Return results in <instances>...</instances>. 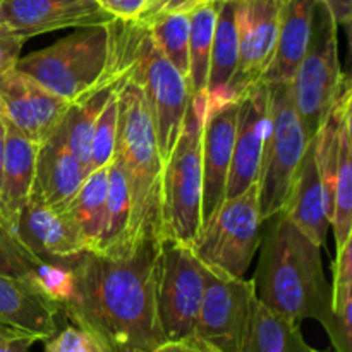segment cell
Listing matches in <instances>:
<instances>
[{"label": "cell", "instance_id": "4", "mask_svg": "<svg viewBox=\"0 0 352 352\" xmlns=\"http://www.w3.org/2000/svg\"><path fill=\"white\" fill-rule=\"evenodd\" d=\"M117 102L119 112L113 158L122 168L129 189L127 248L134 251L143 241L160 239L164 158L158 150L157 133L143 93L126 76H119Z\"/></svg>", "mask_w": 352, "mask_h": 352}, {"label": "cell", "instance_id": "40", "mask_svg": "<svg viewBox=\"0 0 352 352\" xmlns=\"http://www.w3.org/2000/svg\"><path fill=\"white\" fill-rule=\"evenodd\" d=\"M107 12L117 19H138L146 0H96Z\"/></svg>", "mask_w": 352, "mask_h": 352}, {"label": "cell", "instance_id": "5", "mask_svg": "<svg viewBox=\"0 0 352 352\" xmlns=\"http://www.w3.org/2000/svg\"><path fill=\"white\" fill-rule=\"evenodd\" d=\"M206 95L189 102L181 133L165 158L162 170L160 239H174L192 246L201 229L203 165L201 134Z\"/></svg>", "mask_w": 352, "mask_h": 352}, {"label": "cell", "instance_id": "16", "mask_svg": "<svg viewBox=\"0 0 352 352\" xmlns=\"http://www.w3.org/2000/svg\"><path fill=\"white\" fill-rule=\"evenodd\" d=\"M3 19L14 33L31 36L67 28L107 26L116 17L96 0H0Z\"/></svg>", "mask_w": 352, "mask_h": 352}, {"label": "cell", "instance_id": "27", "mask_svg": "<svg viewBox=\"0 0 352 352\" xmlns=\"http://www.w3.org/2000/svg\"><path fill=\"white\" fill-rule=\"evenodd\" d=\"M107 191H109V167H103L86 175L78 192L65 203L85 237L86 251H96L100 246L103 223H105Z\"/></svg>", "mask_w": 352, "mask_h": 352}, {"label": "cell", "instance_id": "30", "mask_svg": "<svg viewBox=\"0 0 352 352\" xmlns=\"http://www.w3.org/2000/svg\"><path fill=\"white\" fill-rule=\"evenodd\" d=\"M352 113H347L340 127L330 227L336 236L337 251L352 239Z\"/></svg>", "mask_w": 352, "mask_h": 352}, {"label": "cell", "instance_id": "22", "mask_svg": "<svg viewBox=\"0 0 352 352\" xmlns=\"http://www.w3.org/2000/svg\"><path fill=\"white\" fill-rule=\"evenodd\" d=\"M316 3V0H280L274 58L261 81H291L308 48Z\"/></svg>", "mask_w": 352, "mask_h": 352}, {"label": "cell", "instance_id": "28", "mask_svg": "<svg viewBox=\"0 0 352 352\" xmlns=\"http://www.w3.org/2000/svg\"><path fill=\"white\" fill-rule=\"evenodd\" d=\"M333 284L330 285L332 320L327 329L336 352H352V239L347 241L332 263Z\"/></svg>", "mask_w": 352, "mask_h": 352}, {"label": "cell", "instance_id": "42", "mask_svg": "<svg viewBox=\"0 0 352 352\" xmlns=\"http://www.w3.org/2000/svg\"><path fill=\"white\" fill-rule=\"evenodd\" d=\"M6 122H3L2 116H0V184H2V170H3V157H6Z\"/></svg>", "mask_w": 352, "mask_h": 352}, {"label": "cell", "instance_id": "14", "mask_svg": "<svg viewBox=\"0 0 352 352\" xmlns=\"http://www.w3.org/2000/svg\"><path fill=\"white\" fill-rule=\"evenodd\" d=\"M268 131V85L263 81L246 86L239 95L232 162L227 179L226 198L241 195L258 182Z\"/></svg>", "mask_w": 352, "mask_h": 352}, {"label": "cell", "instance_id": "21", "mask_svg": "<svg viewBox=\"0 0 352 352\" xmlns=\"http://www.w3.org/2000/svg\"><path fill=\"white\" fill-rule=\"evenodd\" d=\"M282 210L289 217V220L294 222L306 236L311 237L322 248L325 246L330 230V219L327 212L325 196H323L318 164H316L313 138L299 164L287 201Z\"/></svg>", "mask_w": 352, "mask_h": 352}, {"label": "cell", "instance_id": "9", "mask_svg": "<svg viewBox=\"0 0 352 352\" xmlns=\"http://www.w3.org/2000/svg\"><path fill=\"white\" fill-rule=\"evenodd\" d=\"M336 23L316 3L308 48L291 79L292 98L309 138L316 136L344 86L351 81L339 62Z\"/></svg>", "mask_w": 352, "mask_h": 352}, {"label": "cell", "instance_id": "26", "mask_svg": "<svg viewBox=\"0 0 352 352\" xmlns=\"http://www.w3.org/2000/svg\"><path fill=\"white\" fill-rule=\"evenodd\" d=\"M222 0H206L189 10V72L188 85L191 98L206 95L213 34Z\"/></svg>", "mask_w": 352, "mask_h": 352}, {"label": "cell", "instance_id": "8", "mask_svg": "<svg viewBox=\"0 0 352 352\" xmlns=\"http://www.w3.org/2000/svg\"><path fill=\"white\" fill-rule=\"evenodd\" d=\"M258 182L241 195L226 198L203 220L192 251L206 268L230 277H244L261 241Z\"/></svg>", "mask_w": 352, "mask_h": 352}, {"label": "cell", "instance_id": "17", "mask_svg": "<svg viewBox=\"0 0 352 352\" xmlns=\"http://www.w3.org/2000/svg\"><path fill=\"white\" fill-rule=\"evenodd\" d=\"M17 236L41 260H65L86 251L85 237L67 206H50L34 195L21 213Z\"/></svg>", "mask_w": 352, "mask_h": 352}, {"label": "cell", "instance_id": "34", "mask_svg": "<svg viewBox=\"0 0 352 352\" xmlns=\"http://www.w3.org/2000/svg\"><path fill=\"white\" fill-rule=\"evenodd\" d=\"M40 261L41 258H38L19 236L0 220V275L28 278Z\"/></svg>", "mask_w": 352, "mask_h": 352}, {"label": "cell", "instance_id": "39", "mask_svg": "<svg viewBox=\"0 0 352 352\" xmlns=\"http://www.w3.org/2000/svg\"><path fill=\"white\" fill-rule=\"evenodd\" d=\"M153 352H222L217 347H213L212 344L205 342L203 339H199L198 336L191 333L188 337H182V339L175 340H165L162 346H158Z\"/></svg>", "mask_w": 352, "mask_h": 352}, {"label": "cell", "instance_id": "31", "mask_svg": "<svg viewBox=\"0 0 352 352\" xmlns=\"http://www.w3.org/2000/svg\"><path fill=\"white\" fill-rule=\"evenodd\" d=\"M167 60L188 79L189 72V12L158 14L141 21Z\"/></svg>", "mask_w": 352, "mask_h": 352}, {"label": "cell", "instance_id": "43", "mask_svg": "<svg viewBox=\"0 0 352 352\" xmlns=\"http://www.w3.org/2000/svg\"><path fill=\"white\" fill-rule=\"evenodd\" d=\"M6 26V19H3V10H2V2H0V28Z\"/></svg>", "mask_w": 352, "mask_h": 352}, {"label": "cell", "instance_id": "29", "mask_svg": "<svg viewBox=\"0 0 352 352\" xmlns=\"http://www.w3.org/2000/svg\"><path fill=\"white\" fill-rule=\"evenodd\" d=\"M131 201L126 177L113 158L109 165V191H107L105 223H103L102 239L98 250L93 253H102L107 256L120 258L129 254L127 248V230H129Z\"/></svg>", "mask_w": 352, "mask_h": 352}, {"label": "cell", "instance_id": "3", "mask_svg": "<svg viewBox=\"0 0 352 352\" xmlns=\"http://www.w3.org/2000/svg\"><path fill=\"white\" fill-rule=\"evenodd\" d=\"M109 30L105 76H126L141 89L153 120L162 158L170 155L191 102L188 79L167 60L138 19H113Z\"/></svg>", "mask_w": 352, "mask_h": 352}, {"label": "cell", "instance_id": "35", "mask_svg": "<svg viewBox=\"0 0 352 352\" xmlns=\"http://www.w3.org/2000/svg\"><path fill=\"white\" fill-rule=\"evenodd\" d=\"M45 352H105L98 340L78 325H71L43 340Z\"/></svg>", "mask_w": 352, "mask_h": 352}, {"label": "cell", "instance_id": "38", "mask_svg": "<svg viewBox=\"0 0 352 352\" xmlns=\"http://www.w3.org/2000/svg\"><path fill=\"white\" fill-rule=\"evenodd\" d=\"M36 342H40V339L33 333L0 323V352H30L31 346Z\"/></svg>", "mask_w": 352, "mask_h": 352}, {"label": "cell", "instance_id": "2", "mask_svg": "<svg viewBox=\"0 0 352 352\" xmlns=\"http://www.w3.org/2000/svg\"><path fill=\"white\" fill-rule=\"evenodd\" d=\"M256 274V299L296 323L316 320L329 329L330 285L322 263V246L306 236L284 210L263 222Z\"/></svg>", "mask_w": 352, "mask_h": 352}, {"label": "cell", "instance_id": "41", "mask_svg": "<svg viewBox=\"0 0 352 352\" xmlns=\"http://www.w3.org/2000/svg\"><path fill=\"white\" fill-rule=\"evenodd\" d=\"M316 2L325 7L337 28L342 26L349 31L352 21V0H316Z\"/></svg>", "mask_w": 352, "mask_h": 352}, {"label": "cell", "instance_id": "44", "mask_svg": "<svg viewBox=\"0 0 352 352\" xmlns=\"http://www.w3.org/2000/svg\"><path fill=\"white\" fill-rule=\"evenodd\" d=\"M222 2H227V0H222Z\"/></svg>", "mask_w": 352, "mask_h": 352}, {"label": "cell", "instance_id": "23", "mask_svg": "<svg viewBox=\"0 0 352 352\" xmlns=\"http://www.w3.org/2000/svg\"><path fill=\"white\" fill-rule=\"evenodd\" d=\"M241 352H336L309 346L299 323L272 311L254 296Z\"/></svg>", "mask_w": 352, "mask_h": 352}, {"label": "cell", "instance_id": "45", "mask_svg": "<svg viewBox=\"0 0 352 352\" xmlns=\"http://www.w3.org/2000/svg\"><path fill=\"white\" fill-rule=\"evenodd\" d=\"M146 2H148V0H146Z\"/></svg>", "mask_w": 352, "mask_h": 352}, {"label": "cell", "instance_id": "6", "mask_svg": "<svg viewBox=\"0 0 352 352\" xmlns=\"http://www.w3.org/2000/svg\"><path fill=\"white\" fill-rule=\"evenodd\" d=\"M107 64L109 30L91 26L79 28L50 47L19 57L16 69L71 103L102 82Z\"/></svg>", "mask_w": 352, "mask_h": 352}, {"label": "cell", "instance_id": "18", "mask_svg": "<svg viewBox=\"0 0 352 352\" xmlns=\"http://www.w3.org/2000/svg\"><path fill=\"white\" fill-rule=\"evenodd\" d=\"M62 313L58 302L52 301L26 278L0 275V323L33 333L40 340L58 332L57 318Z\"/></svg>", "mask_w": 352, "mask_h": 352}, {"label": "cell", "instance_id": "37", "mask_svg": "<svg viewBox=\"0 0 352 352\" xmlns=\"http://www.w3.org/2000/svg\"><path fill=\"white\" fill-rule=\"evenodd\" d=\"M203 2H206V0H148L144 9L138 16V21H148L158 14L189 12Z\"/></svg>", "mask_w": 352, "mask_h": 352}, {"label": "cell", "instance_id": "15", "mask_svg": "<svg viewBox=\"0 0 352 352\" xmlns=\"http://www.w3.org/2000/svg\"><path fill=\"white\" fill-rule=\"evenodd\" d=\"M237 109H239V96L206 102L201 134L203 220L208 219L226 199L227 179H229L234 138H236Z\"/></svg>", "mask_w": 352, "mask_h": 352}, {"label": "cell", "instance_id": "13", "mask_svg": "<svg viewBox=\"0 0 352 352\" xmlns=\"http://www.w3.org/2000/svg\"><path fill=\"white\" fill-rule=\"evenodd\" d=\"M67 107L69 102L16 67L0 76V116L34 143L57 129Z\"/></svg>", "mask_w": 352, "mask_h": 352}, {"label": "cell", "instance_id": "25", "mask_svg": "<svg viewBox=\"0 0 352 352\" xmlns=\"http://www.w3.org/2000/svg\"><path fill=\"white\" fill-rule=\"evenodd\" d=\"M237 62H239V50H237L234 2L227 0L220 6L215 34H213L206 102L237 98L230 93V85L237 71Z\"/></svg>", "mask_w": 352, "mask_h": 352}, {"label": "cell", "instance_id": "20", "mask_svg": "<svg viewBox=\"0 0 352 352\" xmlns=\"http://www.w3.org/2000/svg\"><path fill=\"white\" fill-rule=\"evenodd\" d=\"M6 129V157L0 184V220L17 234L21 213L33 188L34 164L40 144L7 122Z\"/></svg>", "mask_w": 352, "mask_h": 352}, {"label": "cell", "instance_id": "36", "mask_svg": "<svg viewBox=\"0 0 352 352\" xmlns=\"http://www.w3.org/2000/svg\"><path fill=\"white\" fill-rule=\"evenodd\" d=\"M24 43L26 40L14 33L9 26L0 28V76L16 67Z\"/></svg>", "mask_w": 352, "mask_h": 352}, {"label": "cell", "instance_id": "32", "mask_svg": "<svg viewBox=\"0 0 352 352\" xmlns=\"http://www.w3.org/2000/svg\"><path fill=\"white\" fill-rule=\"evenodd\" d=\"M117 112H119V102H117L116 88V91L107 100L105 107L102 109L95 122L91 138V153H89V174L112 164L113 153H116Z\"/></svg>", "mask_w": 352, "mask_h": 352}, {"label": "cell", "instance_id": "11", "mask_svg": "<svg viewBox=\"0 0 352 352\" xmlns=\"http://www.w3.org/2000/svg\"><path fill=\"white\" fill-rule=\"evenodd\" d=\"M254 296L253 280L206 268L195 336L222 352H241Z\"/></svg>", "mask_w": 352, "mask_h": 352}, {"label": "cell", "instance_id": "10", "mask_svg": "<svg viewBox=\"0 0 352 352\" xmlns=\"http://www.w3.org/2000/svg\"><path fill=\"white\" fill-rule=\"evenodd\" d=\"M206 284V267L191 246L162 237L157 256V311L165 339L195 333Z\"/></svg>", "mask_w": 352, "mask_h": 352}, {"label": "cell", "instance_id": "19", "mask_svg": "<svg viewBox=\"0 0 352 352\" xmlns=\"http://www.w3.org/2000/svg\"><path fill=\"white\" fill-rule=\"evenodd\" d=\"M85 179V168L69 150L64 134L57 126V129L38 146L30 195H34L50 206H64L78 192Z\"/></svg>", "mask_w": 352, "mask_h": 352}, {"label": "cell", "instance_id": "33", "mask_svg": "<svg viewBox=\"0 0 352 352\" xmlns=\"http://www.w3.org/2000/svg\"><path fill=\"white\" fill-rule=\"evenodd\" d=\"M26 280H30L34 287L40 289L45 296L60 306L71 298L72 287H74V278H72V270L67 260H41L31 270Z\"/></svg>", "mask_w": 352, "mask_h": 352}, {"label": "cell", "instance_id": "1", "mask_svg": "<svg viewBox=\"0 0 352 352\" xmlns=\"http://www.w3.org/2000/svg\"><path fill=\"white\" fill-rule=\"evenodd\" d=\"M158 243L143 241L120 258L93 251L65 258L74 287L62 313L105 352H153L167 340L157 311Z\"/></svg>", "mask_w": 352, "mask_h": 352}, {"label": "cell", "instance_id": "12", "mask_svg": "<svg viewBox=\"0 0 352 352\" xmlns=\"http://www.w3.org/2000/svg\"><path fill=\"white\" fill-rule=\"evenodd\" d=\"M239 62L230 93L239 96L246 86L261 81L274 58L280 0H232Z\"/></svg>", "mask_w": 352, "mask_h": 352}, {"label": "cell", "instance_id": "7", "mask_svg": "<svg viewBox=\"0 0 352 352\" xmlns=\"http://www.w3.org/2000/svg\"><path fill=\"white\" fill-rule=\"evenodd\" d=\"M267 85L268 131L258 175V198L263 222L284 208L296 172L311 141L296 110L291 81Z\"/></svg>", "mask_w": 352, "mask_h": 352}, {"label": "cell", "instance_id": "24", "mask_svg": "<svg viewBox=\"0 0 352 352\" xmlns=\"http://www.w3.org/2000/svg\"><path fill=\"white\" fill-rule=\"evenodd\" d=\"M117 82H119V76L117 79H105L85 96L69 103L67 110L58 124L69 150L82 165L86 175H89V153H91L95 122L105 107L107 100L116 91Z\"/></svg>", "mask_w": 352, "mask_h": 352}]
</instances>
